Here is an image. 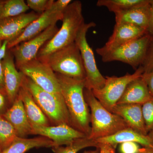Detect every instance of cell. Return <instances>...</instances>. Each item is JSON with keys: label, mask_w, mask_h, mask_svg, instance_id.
I'll return each instance as SVG.
<instances>
[{"label": "cell", "mask_w": 153, "mask_h": 153, "mask_svg": "<svg viewBox=\"0 0 153 153\" xmlns=\"http://www.w3.org/2000/svg\"><path fill=\"white\" fill-rule=\"evenodd\" d=\"M2 116L13 127L19 137L25 138L32 134V126L19 94Z\"/></svg>", "instance_id": "16"}, {"label": "cell", "mask_w": 153, "mask_h": 153, "mask_svg": "<svg viewBox=\"0 0 153 153\" xmlns=\"http://www.w3.org/2000/svg\"><path fill=\"white\" fill-rule=\"evenodd\" d=\"M152 97L147 84L142 75L129 83L117 104L143 105Z\"/></svg>", "instance_id": "19"}, {"label": "cell", "mask_w": 153, "mask_h": 153, "mask_svg": "<svg viewBox=\"0 0 153 153\" xmlns=\"http://www.w3.org/2000/svg\"><path fill=\"white\" fill-rule=\"evenodd\" d=\"M38 60L47 64L55 73L71 78L85 79L82 57L75 42Z\"/></svg>", "instance_id": "5"}, {"label": "cell", "mask_w": 153, "mask_h": 153, "mask_svg": "<svg viewBox=\"0 0 153 153\" xmlns=\"http://www.w3.org/2000/svg\"><path fill=\"white\" fill-rule=\"evenodd\" d=\"M54 143L51 140L43 136L33 138L17 137L13 142L0 153H25L35 148H53Z\"/></svg>", "instance_id": "22"}, {"label": "cell", "mask_w": 153, "mask_h": 153, "mask_svg": "<svg viewBox=\"0 0 153 153\" xmlns=\"http://www.w3.org/2000/svg\"><path fill=\"white\" fill-rule=\"evenodd\" d=\"M148 33L146 30L134 25L115 24L112 35L103 47L96 49L97 53L101 57L107 52Z\"/></svg>", "instance_id": "13"}, {"label": "cell", "mask_w": 153, "mask_h": 153, "mask_svg": "<svg viewBox=\"0 0 153 153\" xmlns=\"http://www.w3.org/2000/svg\"><path fill=\"white\" fill-rule=\"evenodd\" d=\"M29 9L33 12L41 14L50 8L55 1L54 0H27Z\"/></svg>", "instance_id": "28"}, {"label": "cell", "mask_w": 153, "mask_h": 153, "mask_svg": "<svg viewBox=\"0 0 153 153\" xmlns=\"http://www.w3.org/2000/svg\"><path fill=\"white\" fill-rule=\"evenodd\" d=\"M19 94L22 98L28 119L31 126H51L29 91L22 85Z\"/></svg>", "instance_id": "21"}, {"label": "cell", "mask_w": 153, "mask_h": 153, "mask_svg": "<svg viewBox=\"0 0 153 153\" xmlns=\"http://www.w3.org/2000/svg\"><path fill=\"white\" fill-rule=\"evenodd\" d=\"M35 12L0 19V41H13L20 36L25 28L40 16Z\"/></svg>", "instance_id": "15"}, {"label": "cell", "mask_w": 153, "mask_h": 153, "mask_svg": "<svg viewBox=\"0 0 153 153\" xmlns=\"http://www.w3.org/2000/svg\"><path fill=\"white\" fill-rule=\"evenodd\" d=\"M99 143L108 144L116 146L119 144L126 142L136 143L143 147L153 150V140L148 134L144 135L128 128L122 130L111 136L95 140Z\"/></svg>", "instance_id": "20"}, {"label": "cell", "mask_w": 153, "mask_h": 153, "mask_svg": "<svg viewBox=\"0 0 153 153\" xmlns=\"http://www.w3.org/2000/svg\"><path fill=\"white\" fill-rule=\"evenodd\" d=\"M148 135L151 139L153 140V129L148 133Z\"/></svg>", "instance_id": "38"}, {"label": "cell", "mask_w": 153, "mask_h": 153, "mask_svg": "<svg viewBox=\"0 0 153 153\" xmlns=\"http://www.w3.org/2000/svg\"><path fill=\"white\" fill-rule=\"evenodd\" d=\"M32 134L48 138L54 143V147L69 144L74 140L87 137L67 124L57 126H31Z\"/></svg>", "instance_id": "12"}, {"label": "cell", "mask_w": 153, "mask_h": 153, "mask_svg": "<svg viewBox=\"0 0 153 153\" xmlns=\"http://www.w3.org/2000/svg\"><path fill=\"white\" fill-rule=\"evenodd\" d=\"M143 73V68L141 66L133 74L127 73L121 76H105L104 86L101 89L92 90L94 95L105 109L112 112L129 83Z\"/></svg>", "instance_id": "8"}, {"label": "cell", "mask_w": 153, "mask_h": 153, "mask_svg": "<svg viewBox=\"0 0 153 153\" xmlns=\"http://www.w3.org/2000/svg\"><path fill=\"white\" fill-rule=\"evenodd\" d=\"M100 145V143L95 140L86 137L76 139L65 147L60 146L52 148V150L54 153H77L85 148L94 147L99 148Z\"/></svg>", "instance_id": "24"}, {"label": "cell", "mask_w": 153, "mask_h": 153, "mask_svg": "<svg viewBox=\"0 0 153 153\" xmlns=\"http://www.w3.org/2000/svg\"><path fill=\"white\" fill-rule=\"evenodd\" d=\"M147 32L151 36H153V8L152 7H151L150 13Z\"/></svg>", "instance_id": "34"}, {"label": "cell", "mask_w": 153, "mask_h": 153, "mask_svg": "<svg viewBox=\"0 0 153 153\" xmlns=\"http://www.w3.org/2000/svg\"><path fill=\"white\" fill-rule=\"evenodd\" d=\"M137 153H153V150L149 148L143 147L140 149Z\"/></svg>", "instance_id": "36"}, {"label": "cell", "mask_w": 153, "mask_h": 153, "mask_svg": "<svg viewBox=\"0 0 153 153\" xmlns=\"http://www.w3.org/2000/svg\"><path fill=\"white\" fill-rule=\"evenodd\" d=\"M95 26L93 22L85 23L79 30L75 41L80 51L85 71V88L91 90L101 89L105 82V77L97 68L93 49L86 38L88 31Z\"/></svg>", "instance_id": "6"}, {"label": "cell", "mask_w": 153, "mask_h": 153, "mask_svg": "<svg viewBox=\"0 0 153 153\" xmlns=\"http://www.w3.org/2000/svg\"><path fill=\"white\" fill-rule=\"evenodd\" d=\"M120 153H137L139 151V144L132 142H126L119 144Z\"/></svg>", "instance_id": "30"}, {"label": "cell", "mask_w": 153, "mask_h": 153, "mask_svg": "<svg viewBox=\"0 0 153 153\" xmlns=\"http://www.w3.org/2000/svg\"><path fill=\"white\" fill-rule=\"evenodd\" d=\"M142 76L146 82L151 95L153 97V70L147 74H143Z\"/></svg>", "instance_id": "32"}, {"label": "cell", "mask_w": 153, "mask_h": 153, "mask_svg": "<svg viewBox=\"0 0 153 153\" xmlns=\"http://www.w3.org/2000/svg\"><path fill=\"white\" fill-rule=\"evenodd\" d=\"M149 1L148 0L143 4L114 14L116 24H130L147 31L151 8Z\"/></svg>", "instance_id": "18"}, {"label": "cell", "mask_w": 153, "mask_h": 153, "mask_svg": "<svg viewBox=\"0 0 153 153\" xmlns=\"http://www.w3.org/2000/svg\"><path fill=\"white\" fill-rule=\"evenodd\" d=\"M0 88L5 89L4 78L2 60H0Z\"/></svg>", "instance_id": "35"}, {"label": "cell", "mask_w": 153, "mask_h": 153, "mask_svg": "<svg viewBox=\"0 0 153 153\" xmlns=\"http://www.w3.org/2000/svg\"><path fill=\"white\" fill-rule=\"evenodd\" d=\"M142 111L148 133L153 129V97L142 105Z\"/></svg>", "instance_id": "27"}, {"label": "cell", "mask_w": 153, "mask_h": 153, "mask_svg": "<svg viewBox=\"0 0 153 153\" xmlns=\"http://www.w3.org/2000/svg\"><path fill=\"white\" fill-rule=\"evenodd\" d=\"M3 3H4V1L0 0V15H1L2 8Z\"/></svg>", "instance_id": "39"}, {"label": "cell", "mask_w": 153, "mask_h": 153, "mask_svg": "<svg viewBox=\"0 0 153 153\" xmlns=\"http://www.w3.org/2000/svg\"><path fill=\"white\" fill-rule=\"evenodd\" d=\"M149 4L151 7L153 8V0H150Z\"/></svg>", "instance_id": "40"}, {"label": "cell", "mask_w": 153, "mask_h": 153, "mask_svg": "<svg viewBox=\"0 0 153 153\" xmlns=\"http://www.w3.org/2000/svg\"><path fill=\"white\" fill-rule=\"evenodd\" d=\"M116 146L108 144L100 143V153H116Z\"/></svg>", "instance_id": "33"}, {"label": "cell", "mask_w": 153, "mask_h": 153, "mask_svg": "<svg viewBox=\"0 0 153 153\" xmlns=\"http://www.w3.org/2000/svg\"><path fill=\"white\" fill-rule=\"evenodd\" d=\"M151 39L149 33L129 41L101 56L105 63L120 61L130 65L135 71L144 61Z\"/></svg>", "instance_id": "7"}, {"label": "cell", "mask_w": 153, "mask_h": 153, "mask_svg": "<svg viewBox=\"0 0 153 153\" xmlns=\"http://www.w3.org/2000/svg\"><path fill=\"white\" fill-rule=\"evenodd\" d=\"M96 149L95 150L86 151L83 153H100L99 148H96Z\"/></svg>", "instance_id": "37"}, {"label": "cell", "mask_w": 153, "mask_h": 153, "mask_svg": "<svg viewBox=\"0 0 153 153\" xmlns=\"http://www.w3.org/2000/svg\"><path fill=\"white\" fill-rule=\"evenodd\" d=\"M1 152V148H0V152Z\"/></svg>", "instance_id": "41"}, {"label": "cell", "mask_w": 153, "mask_h": 153, "mask_svg": "<svg viewBox=\"0 0 153 153\" xmlns=\"http://www.w3.org/2000/svg\"><path fill=\"white\" fill-rule=\"evenodd\" d=\"M142 66L143 68V74H147L153 70V36H151L146 58Z\"/></svg>", "instance_id": "29"}, {"label": "cell", "mask_w": 153, "mask_h": 153, "mask_svg": "<svg viewBox=\"0 0 153 153\" xmlns=\"http://www.w3.org/2000/svg\"><path fill=\"white\" fill-rule=\"evenodd\" d=\"M61 28L41 48L37 56L41 59L74 43L79 30L85 24L80 1H74L63 12Z\"/></svg>", "instance_id": "2"}, {"label": "cell", "mask_w": 153, "mask_h": 153, "mask_svg": "<svg viewBox=\"0 0 153 153\" xmlns=\"http://www.w3.org/2000/svg\"><path fill=\"white\" fill-rule=\"evenodd\" d=\"M22 85L32 94L51 126L62 124L71 126L69 114L63 96L55 95L43 90L25 75Z\"/></svg>", "instance_id": "4"}, {"label": "cell", "mask_w": 153, "mask_h": 153, "mask_svg": "<svg viewBox=\"0 0 153 153\" xmlns=\"http://www.w3.org/2000/svg\"><path fill=\"white\" fill-rule=\"evenodd\" d=\"M63 12L60 10L55 2L52 7L30 24L23 33L16 39L8 42L7 49H10L23 42L30 40L44 32L52 25L62 21Z\"/></svg>", "instance_id": "11"}, {"label": "cell", "mask_w": 153, "mask_h": 153, "mask_svg": "<svg viewBox=\"0 0 153 153\" xmlns=\"http://www.w3.org/2000/svg\"><path fill=\"white\" fill-rule=\"evenodd\" d=\"M84 95L91 111V132L89 138L96 140L111 136L129 128L123 119L105 109L96 98L92 90L85 88Z\"/></svg>", "instance_id": "3"}, {"label": "cell", "mask_w": 153, "mask_h": 153, "mask_svg": "<svg viewBox=\"0 0 153 153\" xmlns=\"http://www.w3.org/2000/svg\"><path fill=\"white\" fill-rule=\"evenodd\" d=\"M55 74L69 114L70 125L89 137L91 132V114L84 97L85 79Z\"/></svg>", "instance_id": "1"}, {"label": "cell", "mask_w": 153, "mask_h": 153, "mask_svg": "<svg viewBox=\"0 0 153 153\" xmlns=\"http://www.w3.org/2000/svg\"><path fill=\"white\" fill-rule=\"evenodd\" d=\"M19 71L47 92L62 95L57 75L46 63L37 58L20 66Z\"/></svg>", "instance_id": "9"}, {"label": "cell", "mask_w": 153, "mask_h": 153, "mask_svg": "<svg viewBox=\"0 0 153 153\" xmlns=\"http://www.w3.org/2000/svg\"><path fill=\"white\" fill-rule=\"evenodd\" d=\"M29 9L24 0L4 1L0 19L19 16L25 13Z\"/></svg>", "instance_id": "25"}, {"label": "cell", "mask_w": 153, "mask_h": 153, "mask_svg": "<svg viewBox=\"0 0 153 153\" xmlns=\"http://www.w3.org/2000/svg\"><path fill=\"white\" fill-rule=\"evenodd\" d=\"M58 30L56 24L52 25L36 37L9 49L13 56L17 68L37 58L41 48L55 36Z\"/></svg>", "instance_id": "10"}, {"label": "cell", "mask_w": 153, "mask_h": 153, "mask_svg": "<svg viewBox=\"0 0 153 153\" xmlns=\"http://www.w3.org/2000/svg\"><path fill=\"white\" fill-rule=\"evenodd\" d=\"M2 64L4 70L5 89L12 105L19 94L25 75L17 70L13 56L10 50L7 49L5 56L2 60Z\"/></svg>", "instance_id": "14"}, {"label": "cell", "mask_w": 153, "mask_h": 153, "mask_svg": "<svg viewBox=\"0 0 153 153\" xmlns=\"http://www.w3.org/2000/svg\"><path fill=\"white\" fill-rule=\"evenodd\" d=\"M148 0H98L97 6L105 7L114 14L121 13L143 4Z\"/></svg>", "instance_id": "23"}, {"label": "cell", "mask_w": 153, "mask_h": 153, "mask_svg": "<svg viewBox=\"0 0 153 153\" xmlns=\"http://www.w3.org/2000/svg\"><path fill=\"white\" fill-rule=\"evenodd\" d=\"M11 106L5 89L0 88V116H3Z\"/></svg>", "instance_id": "31"}, {"label": "cell", "mask_w": 153, "mask_h": 153, "mask_svg": "<svg viewBox=\"0 0 153 153\" xmlns=\"http://www.w3.org/2000/svg\"><path fill=\"white\" fill-rule=\"evenodd\" d=\"M18 137L16 133L10 123L0 116V148L3 151L8 147Z\"/></svg>", "instance_id": "26"}, {"label": "cell", "mask_w": 153, "mask_h": 153, "mask_svg": "<svg viewBox=\"0 0 153 153\" xmlns=\"http://www.w3.org/2000/svg\"><path fill=\"white\" fill-rule=\"evenodd\" d=\"M112 113L123 119L130 128L144 135L148 134L143 116L142 105L116 104Z\"/></svg>", "instance_id": "17"}]
</instances>
